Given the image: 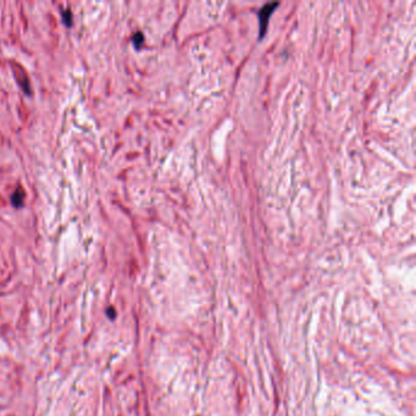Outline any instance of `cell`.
Here are the masks:
<instances>
[{
	"mask_svg": "<svg viewBox=\"0 0 416 416\" xmlns=\"http://www.w3.org/2000/svg\"><path fill=\"white\" fill-rule=\"evenodd\" d=\"M25 198H26V195H25L24 188L19 187V188L14 192V194L11 195V203H13L14 206L19 209V207H21L22 205H24Z\"/></svg>",
	"mask_w": 416,
	"mask_h": 416,
	"instance_id": "cell-2",
	"label": "cell"
},
{
	"mask_svg": "<svg viewBox=\"0 0 416 416\" xmlns=\"http://www.w3.org/2000/svg\"><path fill=\"white\" fill-rule=\"evenodd\" d=\"M133 44L135 48H141V45L143 44L144 42V37H143V33H141V32H137V33L133 36Z\"/></svg>",
	"mask_w": 416,
	"mask_h": 416,
	"instance_id": "cell-4",
	"label": "cell"
},
{
	"mask_svg": "<svg viewBox=\"0 0 416 416\" xmlns=\"http://www.w3.org/2000/svg\"><path fill=\"white\" fill-rule=\"evenodd\" d=\"M279 7V3H267L259 10V38H262L267 31V24L270 16L272 15L275 8Z\"/></svg>",
	"mask_w": 416,
	"mask_h": 416,
	"instance_id": "cell-1",
	"label": "cell"
},
{
	"mask_svg": "<svg viewBox=\"0 0 416 416\" xmlns=\"http://www.w3.org/2000/svg\"><path fill=\"white\" fill-rule=\"evenodd\" d=\"M106 315H108V317H110L111 320H114L115 317H116V311H115V309L110 306V308L106 309Z\"/></svg>",
	"mask_w": 416,
	"mask_h": 416,
	"instance_id": "cell-5",
	"label": "cell"
},
{
	"mask_svg": "<svg viewBox=\"0 0 416 416\" xmlns=\"http://www.w3.org/2000/svg\"><path fill=\"white\" fill-rule=\"evenodd\" d=\"M61 19L62 24L66 27H71L72 26V13L70 10H61Z\"/></svg>",
	"mask_w": 416,
	"mask_h": 416,
	"instance_id": "cell-3",
	"label": "cell"
}]
</instances>
